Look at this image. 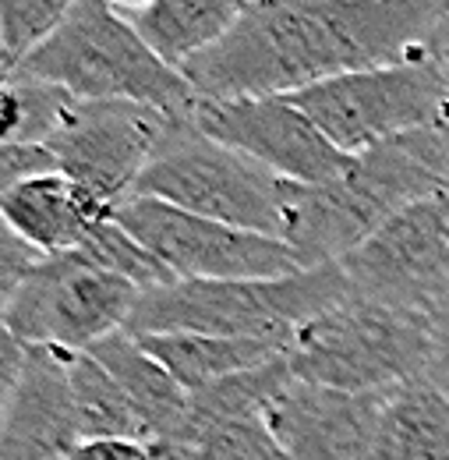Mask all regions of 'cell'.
<instances>
[{
	"label": "cell",
	"instance_id": "obj_14",
	"mask_svg": "<svg viewBox=\"0 0 449 460\" xmlns=\"http://www.w3.org/2000/svg\"><path fill=\"white\" fill-rule=\"evenodd\" d=\"M67 354L60 347H29L14 390L4 397L0 460H64L85 443Z\"/></svg>",
	"mask_w": 449,
	"mask_h": 460
},
{
	"label": "cell",
	"instance_id": "obj_18",
	"mask_svg": "<svg viewBox=\"0 0 449 460\" xmlns=\"http://www.w3.org/2000/svg\"><path fill=\"white\" fill-rule=\"evenodd\" d=\"M251 4L255 0H153L128 18L142 40L180 71L188 60L216 47Z\"/></svg>",
	"mask_w": 449,
	"mask_h": 460
},
{
	"label": "cell",
	"instance_id": "obj_19",
	"mask_svg": "<svg viewBox=\"0 0 449 460\" xmlns=\"http://www.w3.org/2000/svg\"><path fill=\"white\" fill-rule=\"evenodd\" d=\"M170 376L188 390H206L233 372L259 368L286 354L280 341H241V337H206V333H145L138 337Z\"/></svg>",
	"mask_w": 449,
	"mask_h": 460
},
{
	"label": "cell",
	"instance_id": "obj_26",
	"mask_svg": "<svg viewBox=\"0 0 449 460\" xmlns=\"http://www.w3.org/2000/svg\"><path fill=\"white\" fill-rule=\"evenodd\" d=\"M47 173H60V164L50 146H32V142L0 146V195L32 177H47Z\"/></svg>",
	"mask_w": 449,
	"mask_h": 460
},
{
	"label": "cell",
	"instance_id": "obj_22",
	"mask_svg": "<svg viewBox=\"0 0 449 460\" xmlns=\"http://www.w3.org/2000/svg\"><path fill=\"white\" fill-rule=\"evenodd\" d=\"M156 460H290L273 436L266 414L226 418L170 447H153Z\"/></svg>",
	"mask_w": 449,
	"mask_h": 460
},
{
	"label": "cell",
	"instance_id": "obj_17",
	"mask_svg": "<svg viewBox=\"0 0 449 460\" xmlns=\"http://www.w3.org/2000/svg\"><path fill=\"white\" fill-rule=\"evenodd\" d=\"M365 460H449V397L428 379L390 390Z\"/></svg>",
	"mask_w": 449,
	"mask_h": 460
},
{
	"label": "cell",
	"instance_id": "obj_8",
	"mask_svg": "<svg viewBox=\"0 0 449 460\" xmlns=\"http://www.w3.org/2000/svg\"><path fill=\"white\" fill-rule=\"evenodd\" d=\"M138 297L131 280L96 270L82 252H57L4 305V330L25 347L89 350L128 330Z\"/></svg>",
	"mask_w": 449,
	"mask_h": 460
},
{
	"label": "cell",
	"instance_id": "obj_25",
	"mask_svg": "<svg viewBox=\"0 0 449 460\" xmlns=\"http://www.w3.org/2000/svg\"><path fill=\"white\" fill-rule=\"evenodd\" d=\"M78 0H0V58L4 75L40 50L67 22Z\"/></svg>",
	"mask_w": 449,
	"mask_h": 460
},
{
	"label": "cell",
	"instance_id": "obj_24",
	"mask_svg": "<svg viewBox=\"0 0 449 460\" xmlns=\"http://www.w3.org/2000/svg\"><path fill=\"white\" fill-rule=\"evenodd\" d=\"M75 252H82L96 270H107L113 277L131 280L142 294H145V290L167 288V284H177V277L170 273L167 266H163L131 230L120 227L117 217H107L103 224H96L92 234H89Z\"/></svg>",
	"mask_w": 449,
	"mask_h": 460
},
{
	"label": "cell",
	"instance_id": "obj_9",
	"mask_svg": "<svg viewBox=\"0 0 449 460\" xmlns=\"http://www.w3.org/2000/svg\"><path fill=\"white\" fill-rule=\"evenodd\" d=\"M113 217L177 280H273L312 270V262L280 237L206 220L160 199L131 195Z\"/></svg>",
	"mask_w": 449,
	"mask_h": 460
},
{
	"label": "cell",
	"instance_id": "obj_5",
	"mask_svg": "<svg viewBox=\"0 0 449 460\" xmlns=\"http://www.w3.org/2000/svg\"><path fill=\"white\" fill-rule=\"evenodd\" d=\"M294 379L350 394L393 390L428 372V315L350 294L286 347Z\"/></svg>",
	"mask_w": 449,
	"mask_h": 460
},
{
	"label": "cell",
	"instance_id": "obj_13",
	"mask_svg": "<svg viewBox=\"0 0 449 460\" xmlns=\"http://www.w3.org/2000/svg\"><path fill=\"white\" fill-rule=\"evenodd\" d=\"M386 397L390 390L350 394L294 379L269 403L266 421L290 460H365Z\"/></svg>",
	"mask_w": 449,
	"mask_h": 460
},
{
	"label": "cell",
	"instance_id": "obj_10",
	"mask_svg": "<svg viewBox=\"0 0 449 460\" xmlns=\"http://www.w3.org/2000/svg\"><path fill=\"white\" fill-rule=\"evenodd\" d=\"M173 117L131 100H75L64 124L47 142L60 173L117 209L135 195Z\"/></svg>",
	"mask_w": 449,
	"mask_h": 460
},
{
	"label": "cell",
	"instance_id": "obj_4",
	"mask_svg": "<svg viewBox=\"0 0 449 460\" xmlns=\"http://www.w3.org/2000/svg\"><path fill=\"white\" fill-rule=\"evenodd\" d=\"M7 75L50 82L75 100H131L163 114H191L198 103L184 71L160 58L107 0H78L54 36Z\"/></svg>",
	"mask_w": 449,
	"mask_h": 460
},
{
	"label": "cell",
	"instance_id": "obj_30",
	"mask_svg": "<svg viewBox=\"0 0 449 460\" xmlns=\"http://www.w3.org/2000/svg\"><path fill=\"white\" fill-rule=\"evenodd\" d=\"M425 54L432 60H439L449 71V11L443 14V22L432 29V36H428V43H425Z\"/></svg>",
	"mask_w": 449,
	"mask_h": 460
},
{
	"label": "cell",
	"instance_id": "obj_23",
	"mask_svg": "<svg viewBox=\"0 0 449 460\" xmlns=\"http://www.w3.org/2000/svg\"><path fill=\"white\" fill-rule=\"evenodd\" d=\"M71 103H75V96L64 93V89H57V85H50V82L4 75V93H0V107H4V142L47 146L57 135V128L64 124Z\"/></svg>",
	"mask_w": 449,
	"mask_h": 460
},
{
	"label": "cell",
	"instance_id": "obj_11",
	"mask_svg": "<svg viewBox=\"0 0 449 460\" xmlns=\"http://www.w3.org/2000/svg\"><path fill=\"white\" fill-rule=\"evenodd\" d=\"M354 294L421 308L449 284V191H436L339 259Z\"/></svg>",
	"mask_w": 449,
	"mask_h": 460
},
{
	"label": "cell",
	"instance_id": "obj_6",
	"mask_svg": "<svg viewBox=\"0 0 449 460\" xmlns=\"http://www.w3.org/2000/svg\"><path fill=\"white\" fill-rule=\"evenodd\" d=\"M290 188L294 181L209 138L191 114H180L138 177L135 195L283 241Z\"/></svg>",
	"mask_w": 449,
	"mask_h": 460
},
{
	"label": "cell",
	"instance_id": "obj_2",
	"mask_svg": "<svg viewBox=\"0 0 449 460\" xmlns=\"http://www.w3.org/2000/svg\"><path fill=\"white\" fill-rule=\"evenodd\" d=\"M449 149L443 131L418 128L379 142L322 184H294L283 220V241L312 266L339 262L400 209L446 191Z\"/></svg>",
	"mask_w": 449,
	"mask_h": 460
},
{
	"label": "cell",
	"instance_id": "obj_29",
	"mask_svg": "<svg viewBox=\"0 0 449 460\" xmlns=\"http://www.w3.org/2000/svg\"><path fill=\"white\" fill-rule=\"evenodd\" d=\"M64 460H156V450L142 439H85Z\"/></svg>",
	"mask_w": 449,
	"mask_h": 460
},
{
	"label": "cell",
	"instance_id": "obj_12",
	"mask_svg": "<svg viewBox=\"0 0 449 460\" xmlns=\"http://www.w3.org/2000/svg\"><path fill=\"white\" fill-rule=\"evenodd\" d=\"M191 120L216 142L251 156L255 164L294 184H322L350 167L354 156L339 153L319 124L290 103V96L198 100Z\"/></svg>",
	"mask_w": 449,
	"mask_h": 460
},
{
	"label": "cell",
	"instance_id": "obj_32",
	"mask_svg": "<svg viewBox=\"0 0 449 460\" xmlns=\"http://www.w3.org/2000/svg\"><path fill=\"white\" fill-rule=\"evenodd\" d=\"M439 131H443V138H446V149H449V103H446V114L439 117V124H436Z\"/></svg>",
	"mask_w": 449,
	"mask_h": 460
},
{
	"label": "cell",
	"instance_id": "obj_20",
	"mask_svg": "<svg viewBox=\"0 0 449 460\" xmlns=\"http://www.w3.org/2000/svg\"><path fill=\"white\" fill-rule=\"evenodd\" d=\"M290 383H294L290 361H286V354H280V358H273V361H266L259 368L233 372V376H226L220 383L206 386V390H195L188 397V414H184V425H180L177 439H184V436H191V432H198L206 425L226 421V418L266 414L269 403L277 401Z\"/></svg>",
	"mask_w": 449,
	"mask_h": 460
},
{
	"label": "cell",
	"instance_id": "obj_15",
	"mask_svg": "<svg viewBox=\"0 0 449 460\" xmlns=\"http://www.w3.org/2000/svg\"><path fill=\"white\" fill-rule=\"evenodd\" d=\"M0 217L40 252L57 255V252H75L96 224L113 217V209L82 184H75L71 177L47 173L4 191Z\"/></svg>",
	"mask_w": 449,
	"mask_h": 460
},
{
	"label": "cell",
	"instance_id": "obj_31",
	"mask_svg": "<svg viewBox=\"0 0 449 460\" xmlns=\"http://www.w3.org/2000/svg\"><path fill=\"white\" fill-rule=\"evenodd\" d=\"M110 7H117V11H124V14H138V11H145L153 0H107Z\"/></svg>",
	"mask_w": 449,
	"mask_h": 460
},
{
	"label": "cell",
	"instance_id": "obj_1",
	"mask_svg": "<svg viewBox=\"0 0 449 460\" xmlns=\"http://www.w3.org/2000/svg\"><path fill=\"white\" fill-rule=\"evenodd\" d=\"M449 0H255L180 71L198 100L290 96L425 54Z\"/></svg>",
	"mask_w": 449,
	"mask_h": 460
},
{
	"label": "cell",
	"instance_id": "obj_16",
	"mask_svg": "<svg viewBox=\"0 0 449 460\" xmlns=\"http://www.w3.org/2000/svg\"><path fill=\"white\" fill-rule=\"evenodd\" d=\"M89 354L96 361H103V368L120 383V390L128 394L135 414L145 425L149 443L153 447L173 443L180 425H184L191 394L170 376L145 347L138 344V337L120 330V333H110L107 341H100L96 347H89Z\"/></svg>",
	"mask_w": 449,
	"mask_h": 460
},
{
	"label": "cell",
	"instance_id": "obj_27",
	"mask_svg": "<svg viewBox=\"0 0 449 460\" xmlns=\"http://www.w3.org/2000/svg\"><path fill=\"white\" fill-rule=\"evenodd\" d=\"M43 259H47V252H40L32 241H25L18 230L4 224V241H0V297H4V305L32 277V270Z\"/></svg>",
	"mask_w": 449,
	"mask_h": 460
},
{
	"label": "cell",
	"instance_id": "obj_3",
	"mask_svg": "<svg viewBox=\"0 0 449 460\" xmlns=\"http://www.w3.org/2000/svg\"><path fill=\"white\" fill-rule=\"evenodd\" d=\"M354 294L339 262H322L273 280H177L145 290L128 319L131 337L206 333L290 347L301 326Z\"/></svg>",
	"mask_w": 449,
	"mask_h": 460
},
{
	"label": "cell",
	"instance_id": "obj_7",
	"mask_svg": "<svg viewBox=\"0 0 449 460\" xmlns=\"http://www.w3.org/2000/svg\"><path fill=\"white\" fill-rule=\"evenodd\" d=\"M290 103L312 117L339 153L361 156L403 131L439 124L449 103V71L428 54H418L297 89Z\"/></svg>",
	"mask_w": 449,
	"mask_h": 460
},
{
	"label": "cell",
	"instance_id": "obj_33",
	"mask_svg": "<svg viewBox=\"0 0 449 460\" xmlns=\"http://www.w3.org/2000/svg\"><path fill=\"white\" fill-rule=\"evenodd\" d=\"M446 191H449V188H446Z\"/></svg>",
	"mask_w": 449,
	"mask_h": 460
},
{
	"label": "cell",
	"instance_id": "obj_21",
	"mask_svg": "<svg viewBox=\"0 0 449 460\" xmlns=\"http://www.w3.org/2000/svg\"><path fill=\"white\" fill-rule=\"evenodd\" d=\"M67 368H71V390H75V407H78L85 439H142V443H149L142 418L135 414L120 383L103 368V361H96L89 350H71Z\"/></svg>",
	"mask_w": 449,
	"mask_h": 460
},
{
	"label": "cell",
	"instance_id": "obj_28",
	"mask_svg": "<svg viewBox=\"0 0 449 460\" xmlns=\"http://www.w3.org/2000/svg\"><path fill=\"white\" fill-rule=\"evenodd\" d=\"M425 315H428V372H425V379L436 383L449 397V284L425 305Z\"/></svg>",
	"mask_w": 449,
	"mask_h": 460
}]
</instances>
